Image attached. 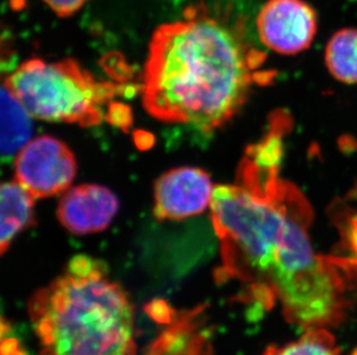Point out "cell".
<instances>
[{
	"mask_svg": "<svg viewBox=\"0 0 357 355\" xmlns=\"http://www.w3.org/2000/svg\"><path fill=\"white\" fill-rule=\"evenodd\" d=\"M209 210L221 244L219 278L245 284L267 308L279 302L288 322L304 330L342 322L351 274L339 258L314 251L312 210L279 168L245 156L236 184L214 188Z\"/></svg>",
	"mask_w": 357,
	"mask_h": 355,
	"instance_id": "1",
	"label": "cell"
},
{
	"mask_svg": "<svg viewBox=\"0 0 357 355\" xmlns=\"http://www.w3.org/2000/svg\"><path fill=\"white\" fill-rule=\"evenodd\" d=\"M258 66L259 54L238 31L204 8H192L153 34L142 103L159 120L212 132L245 104Z\"/></svg>",
	"mask_w": 357,
	"mask_h": 355,
	"instance_id": "2",
	"label": "cell"
},
{
	"mask_svg": "<svg viewBox=\"0 0 357 355\" xmlns=\"http://www.w3.org/2000/svg\"><path fill=\"white\" fill-rule=\"evenodd\" d=\"M28 312L40 355H137L135 310L102 262L80 255L35 292Z\"/></svg>",
	"mask_w": 357,
	"mask_h": 355,
	"instance_id": "3",
	"label": "cell"
},
{
	"mask_svg": "<svg viewBox=\"0 0 357 355\" xmlns=\"http://www.w3.org/2000/svg\"><path fill=\"white\" fill-rule=\"evenodd\" d=\"M31 117L91 127L119 95L115 84L102 82L72 59L24 61L5 81Z\"/></svg>",
	"mask_w": 357,
	"mask_h": 355,
	"instance_id": "4",
	"label": "cell"
},
{
	"mask_svg": "<svg viewBox=\"0 0 357 355\" xmlns=\"http://www.w3.org/2000/svg\"><path fill=\"white\" fill-rule=\"evenodd\" d=\"M15 180L36 200L68 191L77 175V161L68 144L50 135L31 139L14 161Z\"/></svg>",
	"mask_w": 357,
	"mask_h": 355,
	"instance_id": "5",
	"label": "cell"
},
{
	"mask_svg": "<svg viewBox=\"0 0 357 355\" xmlns=\"http://www.w3.org/2000/svg\"><path fill=\"white\" fill-rule=\"evenodd\" d=\"M317 28L316 12L304 0H268L257 17L261 42L284 56L300 54L310 47Z\"/></svg>",
	"mask_w": 357,
	"mask_h": 355,
	"instance_id": "6",
	"label": "cell"
},
{
	"mask_svg": "<svg viewBox=\"0 0 357 355\" xmlns=\"http://www.w3.org/2000/svg\"><path fill=\"white\" fill-rule=\"evenodd\" d=\"M214 188L208 173L202 168H172L156 181L154 214L160 221L198 216L211 207Z\"/></svg>",
	"mask_w": 357,
	"mask_h": 355,
	"instance_id": "7",
	"label": "cell"
},
{
	"mask_svg": "<svg viewBox=\"0 0 357 355\" xmlns=\"http://www.w3.org/2000/svg\"><path fill=\"white\" fill-rule=\"evenodd\" d=\"M119 208V198L109 188L100 184H80L68 188L63 194L57 217L73 235H91L105 231Z\"/></svg>",
	"mask_w": 357,
	"mask_h": 355,
	"instance_id": "8",
	"label": "cell"
},
{
	"mask_svg": "<svg viewBox=\"0 0 357 355\" xmlns=\"http://www.w3.org/2000/svg\"><path fill=\"white\" fill-rule=\"evenodd\" d=\"M202 309L174 315L168 328L149 346L145 355H207L209 344L202 330Z\"/></svg>",
	"mask_w": 357,
	"mask_h": 355,
	"instance_id": "9",
	"label": "cell"
},
{
	"mask_svg": "<svg viewBox=\"0 0 357 355\" xmlns=\"http://www.w3.org/2000/svg\"><path fill=\"white\" fill-rule=\"evenodd\" d=\"M1 228L0 251L10 248L14 238L31 226L34 221V203L36 198L15 179L1 186Z\"/></svg>",
	"mask_w": 357,
	"mask_h": 355,
	"instance_id": "10",
	"label": "cell"
},
{
	"mask_svg": "<svg viewBox=\"0 0 357 355\" xmlns=\"http://www.w3.org/2000/svg\"><path fill=\"white\" fill-rule=\"evenodd\" d=\"M31 116L10 88L1 89V152L3 156L17 154L31 141Z\"/></svg>",
	"mask_w": 357,
	"mask_h": 355,
	"instance_id": "11",
	"label": "cell"
},
{
	"mask_svg": "<svg viewBox=\"0 0 357 355\" xmlns=\"http://www.w3.org/2000/svg\"><path fill=\"white\" fill-rule=\"evenodd\" d=\"M325 64L337 81L357 84V28H346L332 36L325 50Z\"/></svg>",
	"mask_w": 357,
	"mask_h": 355,
	"instance_id": "12",
	"label": "cell"
},
{
	"mask_svg": "<svg viewBox=\"0 0 357 355\" xmlns=\"http://www.w3.org/2000/svg\"><path fill=\"white\" fill-rule=\"evenodd\" d=\"M263 355H340V349L328 329H311L286 345L270 346Z\"/></svg>",
	"mask_w": 357,
	"mask_h": 355,
	"instance_id": "13",
	"label": "cell"
},
{
	"mask_svg": "<svg viewBox=\"0 0 357 355\" xmlns=\"http://www.w3.org/2000/svg\"><path fill=\"white\" fill-rule=\"evenodd\" d=\"M344 242L348 251L351 253L349 258H344V262L355 272L357 270V216L351 218V221L346 226Z\"/></svg>",
	"mask_w": 357,
	"mask_h": 355,
	"instance_id": "14",
	"label": "cell"
},
{
	"mask_svg": "<svg viewBox=\"0 0 357 355\" xmlns=\"http://www.w3.org/2000/svg\"><path fill=\"white\" fill-rule=\"evenodd\" d=\"M47 6L54 10L59 17H70L72 14L77 13L87 0H44Z\"/></svg>",
	"mask_w": 357,
	"mask_h": 355,
	"instance_id": "15",
	"label": "cell"
},
{
	"mask_svg": "<svg viewBox=\"0 0 357 355\" xmlns=\"http://www.w3.org/2000/svg\"><path fill=\"white\" fill-rule=\"evenodd\" d=\"M1 355H27L21 349L20 342L17 339L7 335L6 330L1 329Z\"/></svg>",
	"mask_w": 357,
	"mask_h": 355,
	"instance_id": "16",
	"label": "cell"
},
{
	"mask_svg": "<svg viewBox=\"0 0 357 355\" xmlns=\"http://www.w3.org/2000/svg\"><path fill=\"white\" fill-rule=\"evenodd\" d=\"M349 355H357V349H355Z\"/></svg>",
	"mask_w": 357,
	"mask_h": 355,
	"instance_id": "17",
	"label": "cell"
}]
</instances>
